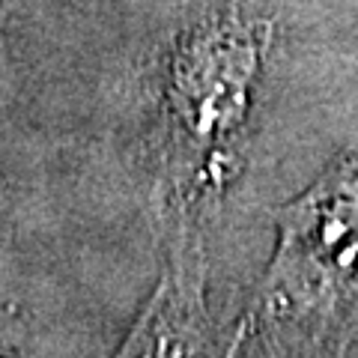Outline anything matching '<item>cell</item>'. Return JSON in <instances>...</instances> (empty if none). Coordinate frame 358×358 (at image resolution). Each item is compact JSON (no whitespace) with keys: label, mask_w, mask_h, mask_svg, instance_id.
I'll list each match as a JSON object with an SVG mask.
<instances>
[{"label":"cell","mask_w":358,"mask_h":358,"mask_svg":"<svg viewBox=\"0 0 358 358\" xmlns=\"http://www.w3.org/2000/svg\"><path fill=\"white\" fill-rule=\"evenodd\" d=\"M212 30L176 54L171 69V120L188 138L209 143L239 117L254 42Z\"/></svg>","instance_id":"6da1fadb"}]
</instances>
